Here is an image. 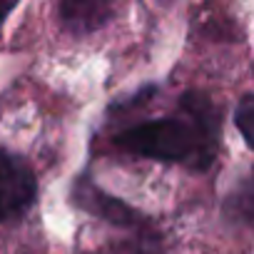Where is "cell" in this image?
Listing matches in <instances>:
<instances>
[{"label": "cell", "mask_w": 254, "mask_h": 254, "mask_svg": "<svg viewBox=\"0 0 254 254\" xmlns=\"http://www.w3.org/2000/svg\"><path fill=\"white\" fill-rule=\"evenodd\" d=\"M112 142L137 157L180 162L192 172H207L219 147V115L204 92H185L180 115L127 127Z\"/></svg>", "instance_id": "6da1fadb"}, {"label": "cell", "mask_w": 254, "mask_h": 254, "mask_svg": "<svg viewBox=\"0 0 254 254\" xmlns=\"http://www.w3.org/2000/svg\"><path fill=\"white\" fill-rule=\"evenodd\" d=\"M38 197L33 170L8 150H0V222L23 217Z\"/></svg>", "instance_id": "7a4b0ae2"}, {"label": "cell", "mask_w": 254, "mask_h": 254, "mask_svg": "<svg viewBox=\"0 0 254 254\" xmlns=\"http://www.w3.org/2000/svg\"><path fill=\"white\" fill-rule=\"evenodd\" d=\"M58 18L70 35H92L110 23L112 0H60Z\"/></svg>", "instance_id": "3957f363"}, {"label": "cell", "mask_w": 254, "mask_h": 254, "mask_svg": "<svg viewBox=\"0 0 254 254\" xmlns=\"http://www.w3.org/2000/svg\"><path fill=\"white\" fill-rule=\"evenodd\" d=\"M72 197H75V202H77L85 212L97 214V217H102V219H107V222H112V224L127 227V224H135V219H137V212H135L132 207H127L122 199H117V197L102 192V190H100L97 185H92L87 177L77 180V185H75V190H72Z\"/></svg>", "instance_id": "277c9868"}, {"label": "cell", "mask_w": 254, "mask_h": 254, "mask_svg": "<svg viewBox=\"0 0 254 254\" xmlns=\"http://www.w3.org/2000/svg\"><path fill=\"white\" fill-rule=\"evenodd\" d=\"M234 120H237V127H239V132H242V137H244V142L252 147V142H254V137H252V120H254V102H252V95H244L242 97V102H239V107H237V112H234Z\"/></svg>", "instance_id": "5b68a950"}, {"label": "cell", "mask_w": 254, "mask_h": 254, "mask_svg": "<svg viewBox=\"0 0 254 254\" xmlns=\"http://www.w3.org/2000/svg\"><path fill=\"white\" fill-rule=\"evenodd\" d=\"M20 3V0H0V28L5 25V20H8V15L15 10V5Z\"/></svg>", "instance_id": "8992f818"}]
</instances>
